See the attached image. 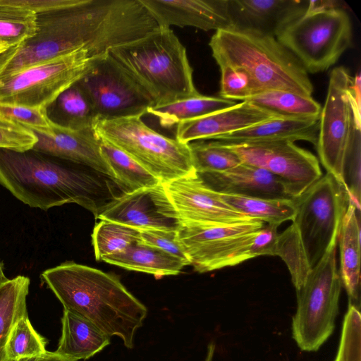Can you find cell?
Listing matches in <instances>:
<instances>
[{"mask_svg": "<svg viewBox=\"0 0 361 361\" xmlns=\"http://www.w3.org/2000/svg\"><path fill=\"white\" fill-rule=\"evenodd\" d=\"M36 15L34 35L0 54V80L78 50L105 55L156 27L140 0H59Z\"/></svg>", "mask_w": 361, "mask_h": 361, "instance_id": "obj_1", "label": "cell"}, {"mask_svg": "<svg viewBox=\"0 0 361 361\" xmlns=\"http://www.w3.org/2000/svg\"><path fill=\"white\" fill-rule=\"evenodd\" d=\"M0 185L30 207L75 203L96 219L124 193L111 177L88 166L33 149L0 148Z\"/></svg>", "mask_w": 361, "mask_h": 361, "instance_id": "obj_2", "label": "cell"}, {"mask_svg": "<svg viewBox=\"0 0 361 361\" xmlns=\"http://www.w3.org/2000/svg\"><path fill=\"white\" fill-rule=\"evenodd\" d=\"M63 310L93 324L109 337L121 338L133 348L136 331L142 326L147 307L114 275L73 262L41 274Z\"/></svg>", "mask_w": 361, "mask_h": 361, "instance_id": "obj_3", "label": "cell"}, {"mask_svg": "<svg viewBox=\"0 0 361 361\" xmlns=\"http://www.w3.org/2000/svg\"><path fill=\"white\" fill-rule=\"evenodd\" d=\"M109 53L150 98L153 106L200 94L186 49L171 28L159 27Z\"/></svg>", "mask_w": 361, "mask_h": 361, "instance_id": "obj_4", "label": "cell"}, {"mask_svg": "<svg viewBox=\"0 0 361 361\" xmlns=\"http://www.w3.org/2000/svg\"><path fill=\"white\" fill-rule=\"evenodd\" d=\"M209 45L219 67L243 69L260 92L279 90L312 97L308 73L276 37L249 30H219Z\"/></svg>", "mask_w": 361, "mask_h": 361, "instance_id": "obj_5", "label": "cell"}, {"mask_svg": "<svg viewBox=\"0 0 361 361\" xmlns=\"http://www.w3.org/2000/svg\"><path fill=\"white\" fill-rule=\"evenodd\" d=\"M140 116L97 119V136L121 149L162 184L195 173L190 147L147 126Z\"/></svg>", "mask_w": 361, "mask_h": 361, "instance_id": "obj_6", "label": "cell"}, {"mask_svg": "<svg viewBox=\"0 0 361 361\" xmlns=\"http://www.w3.org/2000/svg\"><path fill=\"white\" fill-rule=\"evenodd\" d=\"M338 239L332 242L304 284L296 290L297 310L293 317L292 334L304 351L318 350L335 328L342 285L336 262Z\"/></svg>", "mask_w": 361, "mask_h": 361, "instance_id": "obj_7", "label": "cell"}, {"mask_svg": "<svg viewBox=\"0 0 361 361\" xmlns=\"http://www.w3.org/2000/svg\"><path fill=\"white\" fill-rule=\"evenodd\" d=\"M352 37L350 17L340 8L305 13L286 25L276 38L307 73H317L336 63L350 47Z\"/></svg>", "mask_w": 361, "mask_h": 361, "instance_id": "obj_8", "label": "cell"}, {"mask_svg": "<svg viewBox=\"0 0 361 361\" xmlns=\"http://www.w3.org/2000/svg\"><path fill=\"white\" fill-rule=\"evenodd\" d=\"M294 200L297 212L292 224L313 269L338 238L348 196L344 186L326 173Z\"/></svg>", "mask_w": 361, "mask_h": 361, "instance_id": "obj_9", "label": "cell"}, {"mask_svg": "<svg viewBox=\"0 0 361 361\" xmlns=\"http://www.w3.org/2000/svg\"><path fill=\"white\" fill-rule=\"evenodd\" d=\"M106 54L94 56L78 50L3 78L0 80V104L47 109Z\"/></svg>", "mask_w": 361, "mask_h": 361, "instance_id": "obj_10", "label": "cell"}, {"mask_svg": "<svg viewBox=\"0 0 361 361\" xmlns=\"http://www.w3.org/2000/svg\"><path fill=\"white\" fill-rule=\"evenodd\" d=\"M353 78L343 66L334 68L319 116L317 149L326 173L344 186L343 166L355 131L361 128L360 110L351 92Z\"/></svg>", "mask_w": 361, "mask_h": 361, "instance_id": "obj_11", "label": "cell"}, {"mask_svg": "<svg viewBox=\"0 0 361 361\" xmlns=\"http://www.w3.org/2000/svg\"><path fill=\"white\" fill-rule=\"evenodd\" d=\"M97 119L143 116L154 104L108 53L78 82Z\"/></svg>", "mask_w": 361, "mask_h": 361, "instance_id": "obj_12", "label": "cell"}, {"mask_svg": "<svg viewBox=\"0 0 361 361\" xmlns=\"http://www.w3.org/2000/svg\"><path fill=\"white\" fill-rule=\"evenodd\" d=\"M224 144L237 154L243 163L267 170L282 179L293 198L323 176L318 159L293 142Z\"/></svg>", "mask_w": 361, "mask_h": 361, "instance_id": "obj_13", "label": "cell"}, {"mask_svg": "<svg viewBox=\"0 0 361 361\" xmlns=\"http://www.w3.org/2000/svg\"><path fill=\"white\" fill-rule=\"evenodd\" d=\"M278 227L265 224L252 232L182 246L190 265L197 272H208L262 255L274 256Z\"/></svg>", "mask_w": 361, "mask_h": 361, "instance_id": "obj_14", "label": "cell"}, {"mask_svg": "<svg viewBox=\"0 0 361 361\" xmlns=\"http://www.w3.org/2000/svg\"><path fill=\"white\" fill-rule=\"evenodd\" d=\"M97 219L121 224L139 231H178L182 224L162 183L122 193L101 212Z\"/></svg>", "mask_w": 361, "mask_h": 361, "instance_id": "obj_15", "label": "cell"}, {"mask_svg": "<svg viewBox=\"0 0 361 361\" xmlns=\"http://www.w3.org/2000/svg\"><path fill=\"white\" fill-rule=\"evenodd\" d=\"M163 185L181 224L224 225L254 220L226 204L196 172Z\"/></svg>", "mask_w": 361, "mask_h": 361, "instance_id": "obj_16", "label": "cell"}, {"mask_svg": "<svg viewBox=\"0 0 361 361\" xmlns=\"http://www.w3.org/2000/svg\"><path fill=\"white\" fill-rule=\"evenodd\" d=\"M160 28L233 29L228 0H140Z\"/></svg>", "mask_w": 361, "mask_h": 361, "instance_id": "obj_17", "label": "cell"}, {"mask_svg": "<svg viewBox=\"0 0 361 361\" xmlns=\"http://www.w3.org/2000/svg\"><path fill=\"white\" fill-rule=\"evenodd\" d=\"M51 126L53 132L49 135L33 132L37 141L32 149L88 166L114 180L102 155L101 140L94 128H71L52 121Z\"/></svg>", "mask_w": 361, "mask_h": 361, "instance_id": "obj_18", "label": "cell"}, {"mask_svg": "<svg viewBox=\"0 0 361 361\" xmlns=\"http://www.w3.org/2000/svg\"><path fill=\"white\" fill-rule=\"evenodd\" d=\"M198 175L207 186L221 194L293 199L282 179L267 170L245 163L222 172Z\"/></svg>", "mask_w": 361, "mask_h": 361, "instance_id": "obj_19", "label": "cell"}, {"mask_svg": "<svg viewBox=\"0 0 361 361\" xmlns=\"http://www.w3.org/2000/svg\"><path fill=\"white\" fill-rule=\"evenodd\" d=\"M307 3L300 0H228L233 29L274 37L305 13Z\"/></svg>", "mask_w": 361, "mask_h": 361, "instance_id": "obj_20", "label": "cell"}, {"mask_svg": "<svg viewBox=\"0 0 361 361\" xmlns=\"http://www.w3.org/2000/svg\"><path fill=\"white\" fill-rule=\"evenodd\" d=\"M277 116L246 101L196 119L176 125V139L188 144L201 140H214L216 137L240 130Z\"/></svg>", "mask_w": 361, "mask_h": 361, "instance_id": "obj_21", "label": "cell"}, {"mask_svg": "<svg viewBox=\"0 0 361 361\" xmlns=\"http://www.w3.org/2000/svg\"><path fill=\"white\" fill-rule=\"evenodd\" d=\"M319 118H275L216 137L226 144L303 140L317 145Z\"/></svg>", "mask_w": 361, "mask_h": 361, "instance_id": "obj_22", "label": "cell"}, {"mask_svg": "<svg viewBox=\"0 0 361 361\" xmlns=\"http://www.w3.org/2000/svg\"><path fill=\"white\" fill-rule=\"evenodd\" d=\"M349 200V199H348ZM360 211L349 200L342 219L338 243L341 282L349 304L360 307Z\"/></svg>", "mask_w": 361, "mask_h": 361, "instance_id": "obj_23", "label": "cell"}, {"mask_svg": "<svg viewBox=\"0 0 361 361\" xmlns=\"http://www.w3.org/2000/svg\"><path fill=\"white\" fill-rule=\"evenodd\" d=\"M61 336L55 353L78 361L94 356L110 344V337L87 319L63 310Z\"/></svg>", "mask_w": 361, "mask_h": 361, "instance_id": "obj_24", "label": "cell"}, {"mask_svg": "<svg viewBox=\"0 0 361 361\" xmlns=\"http://www.w3.org/2000/svg\"><path fill=\"white\" fill-rule=\"evenodd\" d=\"M102 261L157 277L177 275L188 265L184 261L140 240L133 243L122 252L104 258Z\"/></svg>", "mask_w": 361, "mask_h": 361, "instance_id": "obj_25", "label": "cell"}, {"mask_svg": "<svg viewBox=\"0 0 361 361\" xmlns=\"http://www.w3.org/2000/svg\"><path fill=\"white\" fill-rule=\"evenodd\" d=\"M235 101L221 97L197 95L181 99L171 103L152 106L147 114L157 117L160 125L171 128L180 122L205 116L235 106Z\"/></svg>", "mask_w": 361, "mask_h": 361, "instance_id": "obj_26", "label": "cell"}, {"mask_svg": "<svg viewBox=\"0 0 361 361\" xmlns=\"http://www.w3.org/2000/svg\"><path fill=\"white\" fill-rule=\"evenodd\" d=\"M29 286L30 279L25 276L8 279L0 286V361H9L6 353L9 335L18 320L28 315Z\"/></svg>", "mask_w": 361, "mask_h": 361, "instance_id": "obj_27", "label": "cell"}, {"mask_svg": "<svg viewBox=\"0 0 361 361\" xmlns=\"http://www.w3.org/2000/svg\"><path fill=\"white\" fill-rule=\"evenodd\" d=\"M245 101L280 118H319L322 110L312 97L286 90L262 92Z\"/></svg>", "mask_w": 361, "mask_h": 361, "instance_id": "obj_28", "label": "cell"}, {"mask_svg": "<svg viewBox=\"0 0 361 361\" xmlns=\"http://www.w3.org/2000/svg\"><path fill=\"white\" fill-rule=\"evenodd\" d=\"M47 111L51 121L71 128H94L97 120L89 100L77 82L61 93Z\"/></svg>", "mask_w": 361, "mask_h": 361, "instance_id": "obj_29", "label": "cell"}, {"mask_svg": "<svg viewBox=\"0 0 361 361\" xmlns=\"http://www.w3.org/2000/svg\"><path fill=\"white\" fill-rule=\"evenodd\" d=\"M100 150L115 181L124 192L161 183L156 176L129 155L106 141L101 140Z\"/></svg>", "mask_w": 361, "mask_h": 361, "instance_id": "obj_30", "label": "cell"}, {"mask_svg": "<svg viewBox=\"0 0 361 361\" xmlns=\"http://www.w3.org/2000/svg\"><path fill=\"white\" fill-rule=\"evenodd\" d=\"M219 194L235 210L266 224L279 226L286 221H293L297 212L294 198L269 199Z\"/></svg>", "mask_w": 361, "mask_h": 361, "instance_id": "obj_31", "label": "cell"}, {"mask_svg": "<svg viewBox=\"0 0 361 361\" xmlns=\"http://www.w3.org/2000/svg\"><path fill=\"white\" fill-rule=\"evenodd\" d=\"M37 15L30 9L0 0V43L16 47L34 35Z\"/></svg>", "mask_w": 361, "mask_h": 361, "instance_id": "obj_32", "label": "cell"}, {"mask_svg": "<svg viewBox=\"0 0 361 361\" xmlns=\"http://www.w3.org/2000/svg\"><path fill=\"white\" fill-rule=\"evenodd\" d=\"M140 240L139 230L116 222L101 220L95 225L92 234L95 259L102 261Z\"/></svg>", "mask_w": 361, "mask_h": 361, "instance_id": "obj_33", "label": "cell"}, {"mask_svg": "<svg viewBox=\"0 0 361 361\" xmlns=\"http://www.w3.org/2000/svg\"><path fill=\"white\" fill-rule=\"evenodd\" d=\"M188 145L193 167L198 174L222 172L243 163L237 154L219 141H199Z\"/></svg>", "mask_w": 361, "mask_h": 361, "instance_id": "obj_34", "label": "cell"}, {"mask_svg": "<svg viewBox=\"0 0 361 361\" xmlns=\"http://www.w3.org/2000/svg\"><path fill=\"white\" fill-rule=\"evenodd\" d=\"M274 256L280 257L289 269L296 290L306 281L312 270L302 246L297 231L291 224L277 236Z\"/></svg>", "mask_w": 361, "mask_h": 361, "instance_id": "obj_35", "label": "cell"}, {"mask_svg": "<svg viewBox=\"0 0 361 361\" xmlns=\"http://www.w3.org/2000/svg\"><path fill=\"white\" fill-rule=\"evenodd\" d=\"M47 353L45 339L32 326L28 315L13 328L7 341L6 353L9 361L31 359Z\"/></svg>", "mask_w": 361, "mask_h": 361, "instance_id": "obj_36", "label": "cell"}, {"mask_svg": "<svg viewBox=\"0 0 361 361\" xmlns=\"http://www.w3.org/2000/svg\"><path fill=\"white\" fill-rule=\"evenodd\" d=\"M219 97L229 100L246 99L260 93L250 75L243 69L231 66H221Z\"/></svg>", "mask_w": 361, "mask_h": 361, "instance_id": "obj_37", "label": "cell"}, {"mask_svg": "<svg viewBox=\"0 0 361 361\" xmlns=\"http://www.w3.org/2000/svg\"><path fill=\"white\" fill-rule=\"evenodd\" d=\"M334 361H361V315L360 310L350 304L343 319Z\"/></svg>", "mask_w": 361, "mask_h": 361, "instance_id": "obj_38", "label": "cell"}, {"mask_svg": "<svg viewBox=\"0 0 361 361\" xmlns=\"http://www.w3.org/2000/svg\"><path fill=\"white\" fill-rule=\"evenodd\" d=\"M0 118L13 121L32 132L51 134V121L47 109L0 104Z\"/></svg>", "mask_w": 361, "mask_h": 361, "instance_id": "obj_39", "label": "cell"}, {"mask_svg": "<svg viewBox=\"0 0 361 361\" xmlns=\"http://www.w3.org/2000/svg\"><path fill=\"white\" fill-rule=\"evenodd\" d=\"M37 141V137L30 129L0 118L1 149L24 152L32 149Z\"/></svg>", "mask_w": 361, "mask_h": 361, "instance_id": "obj_40", "label": "cell"}, {"mask_svg": "<svg viewBox=\"0 0 361 361\" xmlns=\"http://www.w3.org/2000/svg\"><path fill=\"white\" fill-rule=\"evenodd\" d=\"M140 239L142 243L159 248L190 265L186 253L178 238L177 231L159 229L140 230Z\"/></svg>", "mask_w": 361, "mask_h": 361, "instance_id": "obj_41", "label": "cell"}, {"mask_svg": "<svg viewBox=\"0 0 361 361\" xmlns=\"http://www.w3.org/2000/svg\"><path fill=\"white\" fill-rule=\"evenodd\" d=\"M334 8H340L338 1L333 0L308 1L307 6L305 13H310Z\"/></svg>", "mask_w": 361, "mask_h": 361, "instance_id": "obj_42", "label": "cell"}, {"mask_svg": "<svg viewBox=\"0 0 361 361\" xmlns=\"http://www.w3.org/2000/svg\"><path fill=\"white\" fill-rule=\"evenodd\" d=\"M30 361H75L56 354L55 352H48L35 358L30 359Z\"/></svg>", "mask_w": 361, "mask_h": 361, "instance_id": "obj_43", "label": "cell"}, {"mask_svg": "<svg viewBox=\"0 0 361 361\" xmlns=\"http://www.w3.org/2000/svg\"><path fill=\"white\" fill-rule=\"evenodd\" d=\"M215 350V345L211 343L208 345L206 357L204 361H213Z\"/></svg>", "mask_w": 361, "mask_h": 361, "instance_id": "obj_44", "label": "cell"}, {"mask_svg": "<svg viewBox=\"0 0 361 361\" xmlns=\"http://www.w3.org/2000/svg\"><path fill=\"white\" fill-rule=\"evenodd\" d=\"M8 280V279L6 278L3 271L2 267L0 262V286L3 285L4 283H6Z\"/></svg>", "mask_w": 361, "mask_h": 361, "instance_id": "obj_45", "label": "cell"}, {"mask_svg": "<svg viewBox=\"0 0 361 361\" xmlns=\"http://www.w3.org/2000/svg\"><path fill=\"white\" fill-rule=\"evenodd\" d=\"M11 47L8 45H7L6 44L0 43V54L4 53V51H7Z\"/></svg>", "mask_w": 361, "mask_h": 361, "instance_id": "obj_46", "label": "cell"}, {"mask_svg": "<svg viewBox=\"0 0 361 361\" xmlns=\"http://www.w3.org/2000/svg\"><path fill=\"white\" fill-rule=\"evenodd\" d=\"M17 361H30V359H22Z\"/></svg>", "mask_w": 361, "mask_h": 361, "instance_id": "obj_47", "label": "cell"}]
</instances>
